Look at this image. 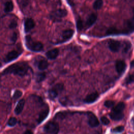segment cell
Returning <instances> with one entry per match:
<instances>
[{
	"label": "cell",
	"instance_id": "4316f807",
	"mask_svg": "<svg viewBox=\"0 0 134 134\" xmlns=\"http://www.w3.org/2000/svg\"><path fill=\"white\" fill-rule=\"evenodd\" d=\"M22 94H23V93L21 91H20L19 90H16L13 94V99H14V100L17 99L20 96H21Z\"/></svg>",
	"mask_w": 134,
	"mask_h": 134
},
{
	"label": "cell",
	"instance_id": "cb8c5ba5",
	"mask_svg": "<svg viewBox=\"0 0 134 134\" xmlns=\"http://www.w3.org/2000/svg\"><path fill=\"white\" fill-rule=\"evenodd\" d=\"M46 78L44 73H38L36 76V81L37 82H41Z\"/></svg>",
	"mask_w": 134,
	"mask_h": 134
},
{
	"label": "cell",
	"instance_id": "f546056e",
	"mask_svg": "<svg viewBox=\"0 0 134 134\" xmlns=\"http://www.w3.org/2000/svg\"><path fill=\"white\" fill-rule=\"evenodd\" d=\"M100 120L103 124H104V125H108L109 124V119L105 116H102L100 118Z\"/></svg>",
	"mask_w": 134,
	"mask_h": 134
},
{
	"label": "cell",
	"instance_id": "7c38bea8",
	"mask_svg": "<svg viewBox=\"0 0 134 134\" xmlns=\"http://www.w3.org/2000/svg\"><path fill=\"white\" fill-rule=\"evenodd\" d=\"M115 68H116V71L118 73L121 74L125 71V69L126 68V64L124 61L118 60L116 62Z\"/></svg>",
	"mask_w": 134,
	"mask_h": 134
},
{
	"label": "cell",
	"instance_id": "44dd1931",
	"mask_svg": "<svg viewBox=\"0 0 134 134\" xmlns=\"http://www.w3.org/2000/svg\"><path fill=\"white\" fill-rule=\"evenodd\" d=\"M14 8V5L12 1H7L6 2L5 4V8H4V11L6 13H9L13 10Z\"/></svg>",
	"mask_w": 134,
	"mask_h": 134
},
{
	"label": "cell",
	"instance_id": "2e32d148",
	"mask_svg": "<svg viewBox=\"0 0 134 134\" xmlns=\"http://www.w3.org/2000/svg\"><path fill=\"white\" fill-rule=\"evenodd\" d=\"M59 50L58 49L55 48V49H53L50 50H49L48 51H47L46 54L48 58H49V59L52 60V59H55L57 57V56L59 54Z\"/></svg>",
	"mask_w": 134,
	"mask_h": 134
},
{
	"label": "cell",
	"instance_id": "ba28073f",
	"mask_svg": "<svg viewBox=\"0 0 134 134\" xmlns=\"http://www.w3.org/2000/svg\"><path fill=\"white\" fill-rule=\"evenodd\" d=\"M108 47L109 49L112 52H114L118 51L121 46L120 42L119 41L116 40H113V39L110 40L108 41Z\"/></svg>",
	"mask_w": 134,
	"mask_h": 134
},
{
	"label": "cell",
	"instance_id": "ac0fdd59",
	"mask_svg": "<svg viewBox=\"0 0 134 134\" xmlns=\"http://www.w3.org/2000/svg\"><path fill=\"white\" fill-rule=\"evenodd\" d=\"M24 104H25V100L24 99H21L18 101V102L17 103L15 107V110H14L15 113L16 115H19V114L21 113V112L22 111L24 108Z\"/></svg>",
	"mask_w": 134,
	"mask_h": 134
},
{
	"label": "cell",
	"instance_id": "8992f818",
	"mask_svg": "<svg viewBox=\"0 0 134 134\" xmlns=\"http://www.w3.org/2000/svg\"><path fill=\"white\" fill-rule=\"evenodd\" d=\"M20 52L18 51V50H12L10 52H9L5 56L4 61L6 63L9 62L16 59H17L19 55L20 54Z\"/></svg>",
	"mask_w": 134,
	"mask_h": 134
},
{
	"label": "cell",
	"instance_id": "484cf974",
	"mask_svg": "<svg viewBox=\"0 0 134 134\" xmlns=\"http://www.w3.org/2000/svg\"><path fill=\"white\" fill-rule=\"evenodd\" d=\"M17 123V119L15 117H10L7 122V125L10 127L14 126Z\"/></svg>",
	"mask_w": 134,
	"mask_h": 134
},
{
	"label": "cell",
	"instance_id": "3957f363",
	"mask_svg": "<svg viewBox=\"0 0 134 134\" xmlns=\"http://www.w3.org/2000/svg\"><path fill=\"white\" fill-rule=\"evenodd\" d=\"M43 130L48 133L57 134L59 131V126L54 121H49L44 125Z\"/></svg>",
	"mask_w": 134,
	"mask_h": 134
},
{
	"label": "cell",
	"instance_id": "6da1fadb",
	"mask_svg": "<svg viewBox=\"0 0 134 134\" xmlns=\"http://www.w3.org/2000/svg\"><path fill=\"white\" fill-rule=\"evenodd\" d=\"M29 66L25 62H20L12 64L4 70L2 73L3 75L8 74H14L20 76H23L28 72Z\"/></svg>",
	"mask_w": 134,
	"mask_h": 134
},
{
	"label": "cell",
	"instance_id": "836d02e7",
	"mask_svg": "<svg viewBox=\"0 0 134 134\" xmlns=\"http://www.w3.org/2000/svg\"><path fill=\"white\" fill-rule=\"evenodd\" d=\"M10 40H11V41H13V42H16V40H17V34H16L15 32H14V33L13 34V35H12V37H11V38H10Z\"/></svg>",
	"mask_w": 134,
	"mask_h": 134
},
{
	"label": "cell",
	"instance_id": "d590c367",
	"mask_svg": "<svg viewBox=\"0 0 134 134\" xmlns=\"http://www.w3.org/2000/svg\"><path fill=\"white\" fill-rule=\"evenodd\" d=\"M23 134H33V132L30 130H27L26 131H25L23 133Z\"/></svg>",
	"mask_w": 134,
	"mask_h": 134
},
{
	"label": "cell",
	"instance_id": "1f68e13d",
	"mask_svg": "<svg viewBox=\"0 0 134 134\" xmlns=\"http://www.w3.org/2000/svg\"><path fill=\"white\" fill-rule=\"evenodd\" d=\"M130 48H131V43L127 41L126 42V43L125 44V48H124V52H127L130 49Z\"/></svg>",
	"mask_w": 134,
	"mask_h": 134
},
{
	"label": "cell",
	"instance_id": "f1b7e54d",
	"mask_svg": "<svg viewBox=\"0 0 134 134\" xmlns=\"http://www.w3.org/2000/svg\"><path fill=\"white\" fill-rule=\"evenodd\" d=\"M115 105V102L113 100H107L105 102L104 106L107 108H111Z\"/></svg>",
	"mask_w": 134,
	"mask_h": 134
},
{
	"label": "cell",
	"instance_id": "4dcf8cb0",
	"mask_svg": "<svg viewBox=\"0 0 134 134\" xmlns=\"http://www.w3.org/2000/svg\"><path fill=\"white\" fill-rule=\"evenodd\" d=\"M76 26L78 30H81L83 28V22L81 20L79 19L76 22Z\"/></svg>",
	"mask_w": 134,
	"mask_h": 134
},
{
	"label": "cell",
	"instance_id": "8d00e7d4",
	"mask_svg": "<svg viewBox=\"0 0 134 134\" xmlns=\"http://www.w3.org/2000/svg\"><path fill=\"white\" fill-rule=\"evenodd\" d=\"M133 14H134V7H133Z\"/></svg>",
	"mask_w": 134,
	"mask_h": 134
},
{
	"label": "cell",
	"instance_id": "7a4b0ae2",
	"mask_svg": "<svg viewBox=\"0 0 134 134\" xmlns=\"http://www.w3.org/2000/svg\"><path fill=\"white\" fill-rule=\"evenodd\" d=\"M26 46L27 48L34 52H39L41 51L43 48V44L39 41H33L31 37L28 35L25 38Z\"/></svg>",
	"mask_w": 134,
	"mask_h": 134
},
{
	"label": "cell",
	"instance_id": "d6a6232c",
	"mask_svg": "<svg viewBox=\"0 0 134 134\" xmlns=\"http://www.w3.org/2000/svg\"><path fill=\"white\" fill-rule=\"evenodd\" d=\"M17 25V21H15V20H13V21H12L9 25V28L10 29H13V28H15Z\"/></svg>",
	"mask_w": 134,
	"mask_h": 134
},
{
	"label": "cell",
	"instance_id": "30bf717a",
	"mask_svg": "<svg viewBox=\"0 0 134 134\" xmlns=\"http://www.w3.org/2000/svg\"><path fill=\"white\" fill-rule=\"evenodd\" d=\"M88 124L91 127H95L99 125V122L97 118L92 113L89 114Z\"/></svg>",
	"mask_w": 134,
	"mask_h": 134
},
{
	"label": "cell",
	"instance_id": "277c9868",
	"mask_svg": "<svg viewBox=\"0 0 134 134\" xmlns=\"http://www.w3.org/2000/svg\"><path fill=\"white\" fill-rule=\"evenodd\" d=\"M63 89V85L61 83H58L55 84L53 87L49 90L48 92V96L50 99H54Z\"/></svg>",
	"mask_w": 134,
	"mask_h": 134
},
{
	"label": "cell",
	"instance_id": "603a6c76",
	"mask_svg": "<svg viewBox=\"0 0 134 134\" xmlns=\"http://www.w3.org/2000/svg\"><path fill=\"white\" fill-rule=\"evenodd\" d=\"M103 5V0H96L93 3V8L95 9H99L102 8Z\"/></svg>",
	"mask_w": 134,
	"mask_h": 134
},
{
	"label": "cell",
	"instance_id": "e575fe53",
	"mask_svg": "<svg viewBox=\"0 0 134 134\" xmlns=\"http://www.w3.org/2000/svg\"><path fill=\"white\" fill-rule=\"evenodd\" d=\"M133 80V77L132 76H131V77H129L128 79H127V83H129L131 82H132Z\"/></svg>",
	"mask_w": 134,
	"mask_h": 134
},
{
	"label": "cell",
	"instance_id": "83f0119b",
	"mask_svg": "<svg viewBox=\"0 0 134 134\" xmlns=\"http://www.w3.org/2000/svg\"><path fill=\"white\" fill-rule=\"evenodd\" d=\"M124 130V127L122 126H119L113 128L111 130V131L115 133H119V132H122Z\"/></svg>",
	"mask_w": 134,
	"mask_h": 134
},
{
	"label": "cell",
	"instance_id": "5b68a950",
	"mask_svg": "<svg viewBox=\"0 0 134 134\" xmlns=\"http://www.w3.org/2000/svg\"><path fill=\"white\" fill-rule=\"evenodd\" d=\"M124 27L122 33L128 34L134 31V17L127 20L125 23Z\"/></svg>",
	"mask_w": 134,
	"mask_h": 134
},
{
	"label": "cell",
	"instance_id": "9c48e42d",
	"mask_svg": "<svg viewBox=\"0 0 134 134\" xmlns=\"http://www.w3.org/2000/svg\"><path fill=\"white\" fill-rule=\"evenodd\" d=\"M35 26V23L32 18H27L24 23V31L28 32Z\"/></svg>",
	"mask_w": 134,
	"mask_h": 134
},
{
	"label": "cell",
	"instance_id": "ffe728a7",
	"mask_svg": "<svg viewBox=\"0 0 134 134\" xmlns=\"http://www.w3.org/2000/svg\"><path fill=\"white\" fill-rule=\"evenodd\" d=\"M48 62L46 60L42 59L41 60L38 64V68L40 70H44L46 69L48 66Z\"/></svg>",
	"mask_w": 134,
	"mask_h": 134
},
{
	"label": "cell",
	"instance_id": "7402d4cb",
	"mask_svg": "<svg viewBox=\"0 0 134 134\" xmlns=\"http://www.w3.org/2000/svg\"><path fill=\"white\" fill-rule=\"evenodd\" d=\"M121 32L117 29L116 28L111 27L108 29L106 31V35H118L121 34Z\"/></svg>",
	"mask_w": 134,
	"mask_h": 134
},
{
	"label": "cell",
	"instance_id": "e0dca14e",
	"mask_svg": "<svg viewBox=\"0 0 134 134\" xmlns=\"http://www.w3.org/2000/svg\"><path fill=\"white\" fill-rule=\"evenodd\" d=\"M49 108H46L40 112V113L39 115L38 118L37 119V122L38 124H40L47 118V117L49 114Z\"/></svg>",
	"mask_w": 134,
	"mask_h": 134
},
{
	"label": "cell",
	"instance_id": "d4e9b609",
	"mask_svg": "<svg viewBox=\"0 0 134 134\" xmlns=\"http://www.w3.org/2000/svg\"><path fill=\"white\" fill-rule=\"evenodd\" d=\"M68 114V112H59L55 115L54 118L56 119H63Z\"/></svg>",
	"mask_w": 134,
	"mask_h": 134
},
{
	"label": "cell",
	"instance_id": "5bb4252c",
	"mask_svg": "<svg viewBox=\"0 0 134 134\" xmlns=\"http://www.w3.org/2000/svg\"><path fill=\"white\" fill-rule=\"evenodd\" d=\"M109 116L114 120L118 121L122 119L124 116V114L122 113L116 112L114 111L111 110V111L109 114Z\"/></svg>",
	"mask_w": 134,
	"mask_h": 134
},
{
	"label": "cell",
	"instance_id": "d6986e66",
	"mask_svg": "<svg viewBox=\"0 0 134 134\" xmlns=\"http://www.w3.org/2000/svg\"><path fill=\"white\" fill-rule=\"evenodd\" d=\"M125 108V104L123 102H119L112 109L113 111L119 113H122Z\"/></svg>",
	"mask_w": 134,
	"mask_h": 134
},
{
	"label": "cell",
	"instance_id": "9a60e30c",
	"mask_svg": "<svg viewBox=\"0 0 134 134\" xmlns=\"http://www.w3.org/2000/svg\"><path fill=\"white\" fill-rule=\"evenodd\" d=\"M74 34V30L72 29H66L63 31L62 34V39L64 40H68L71 39Z\"/></svg>",
	"mask_w": 134,
	"mask_h": 134
},
{
	"label": "cell",
	"instance_id": "4fadbf2b",
	"mask_svg": "<svg viewBox=\"0 0 134 134\" xmlns=\"http://www.w3.org/2000/svg\"><path fill=\"white\" fill-rule=\"evenodd\" d=\"M96 20H97V15L95 14H91L87 18L85 23V25L86 27L90 28V27H91L95 23Z\"/></svg>",
	"mask_w": 134,
	"mask_h": 134
},
{
	"label": "cell",
	"instance_id": "8fae6325",
	"mask_svg": "<svg viewBox=\"0 0 134 134\" xmlns=\"http://www.w3.org/2000/svg\"><path fill=\"white\" fill-rule=\"evenodd\" d=\"M99 95L97 92H94L88 94L84 99V102L87 104H90L95 102L98 98Z\"/></svg>",
	"mask_w": 134,
	"mask_h": 134
},
{
	"label": "cell",
	"instance_id": "52a82bcc",
	"mask_svg": "<svg viewBox=\"0 0 134 134\" xmlns=\"http://www.w3.org/2000/svg\"><path fill=\"white\" fill-rule=\"evenodd\" d=\"M68 12L65 9H59L53 12H52L51 15V18L55 19H60L61 18L64 17L67 15Z\"/></svg>",
	"mask_w": 134,
	"mask_h": 134
}]
</instances>
